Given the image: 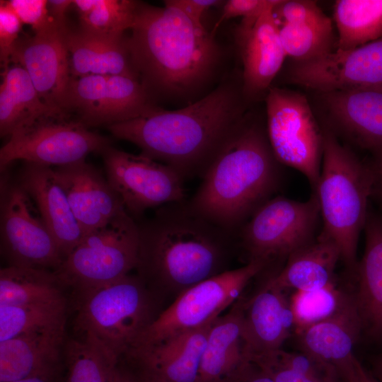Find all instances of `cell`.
Returning <instances> with one entry per match:
<instances>
[{"mask_svg":"<svg viewBox=\"0 0 382 382\" xmlns=\"http://www.w3.org/2000/svg\"><path fill=\"white\" fill-rule=\"evenodd\" d=\"M214 321L156 344L139 347L129 355L138 361L139 366L168 382H197L208 335Z\"/></svg>","mask_w":382,"mask_h":382,"instance_id":"24","label":"cell"},{"mask_svg":"<svg viewBox=\"0 0 382 382\" xmlns=\"http://www.w3.org/2000/svg\"><path fill=\"white\" fill-rule=\"evenodd\" d=\"M242 82H221L200 99L173 110L156 108L106 127L134 144L141 154L166 164L185 179L204 174L224 141L246 116Z\"/></svg>","mask_w":382,"mask_h":382,"instance_id":"1","label":"cell"},{"mask_svg":"<svg viewBox=\"0 0 382 382\" xmlns=\"http://www.w3.org/2000/svg\"><path fill=\"white\" fill-rule=\"evenodd\" d=\"M218 0H166L163 4L178 8L196 24L204 26L202 16L209 8L221 4Z\"/></svg>","mask_w":382,"mask_h":382,"instance_id":"41","label":"cell"},{"mask_svg":"<svg viewBox=\"0 0 382 382\" xmlns=\"http://www.w3.org/2000/svg\"><path fill=\"white\" fill-rule=\"evenodd\" d=\"M267 135L280 164L299 171L316 189L321 168L323 133L306 97L270 88L265 96Z\"/></svg>","mask_w":382,"mask_h":382,"instance_id":"8","label":"cell"},{"mask_svg":"<svg viewBox=\"0 0 382 382\" xmlns=\"http://www.w3.org/2000/svg\"><path fill=\"white\" fill-rule=\"evenodd\" d=\"M341 255L337 246L319 234L287 257L283 269L267 283L286 291H311L333 284L334 272Z\"/></svg>","mask_w":382,"mask_h":382,"instance_id":"28","label":"cell"},{"mask_svg":"<svg viewBox=\"0 0 382 382\" xmlns=\"http://www.w3.org/2000/svg\"><path fill=\"white\" fill-rule=\"evenodd\" d=\"M359 382H378L373 376L368 374L366 370L362 373Z\"/></svg>","mask_w":382,"mask_h":382,"instance_id":"49","label":"cell"},{"mask_svg":"<svg viewBox=\"0 0 382 382\" xmlns=\"http://www.w3.org/2000/svg\"><path fill=\"white\" fill-rule=\"evenodd\" d=\"M316 93L322 105L324 127L375 155L382 153V90Z\"/></svg>","mask_w":382,"mask_h":382,"instance_id":"17","label":"cell"},{"mask_svg":"<svg viewBox=\"0 0 382 382\" xmlns=\"http://www.w3.org/2000/svg\"><path fill=\"white\" fill-rule=\"evenodd\" d=\"M139 234L127 211L88 232L54 271L64 286L76 291L107 284L137 268Z\"/></svg>","mask_w":382,"mask_h":382,"instance_id":"7","label":"cell"},{"mask_svg":"<svg viewBox=\"0 0 382 382\" xmlns=\"http://www.w3.org/2000/svg\"><path fill=\"white\" fill-rule=\"evenodd\" d=\"M363 325L354 297L330 318L298 332L303 352L332 367L344 382H359L365 370L354 354Z\"/></svg>","mask_w":382,"mask_h":382,"instance_id":"18","label":"cell"},{"mask_svg":"<svg viewBox=\"0 0 382 382\" xmlns=\"http://www.w3.org/2000/svg\"><path fill=\"white\" fill-rule=\"evenodd\" d=\"M8 382H52V381L42 377H28Z\"/></svg>","mask_w":382,"mask_h":382,"instance_id":"48","label":"cell"},{"mask_svg":"<svg viewBox=\"0 0 382 382\" xmlns=\"http://www.w3.org/2000/svg\"><path fill=\"white\" fill-rule=\"evenodd\" d=\"M323 149L316 190L323 228L320 234L339 248L341 260L354 275L357 248L371 197V166L362 162L337 137L323 126Z\"/></svg>","mask_w":382,"mask_h":382,"instance_id":"5","label":"cell"},{"mask_svg":"<svg viewBox=\"0 0 382 382\" xmlns=\"http://www.w3.org/2000/svg\"><path fill=\"white\" fill-rule=\"evenodd\" d=\"M54 270L7 266L0 270V306L66 302Z\"/></svg>","mask_w":382,"mask_h":382,"instance_id":"30","label":"cell"},{"mask_svg":"<svg viewBox=\"0 0 382 382\" xmlns=\"http://www.w3.org/2000/svg\"><path fill=\"white\" fill-rule=\"evenodd\" d=\"M73 4L71 0H50L47 1L49 15L54 23L62 30H66V13L69 7Z\"/></svg>","mask_w":382,"mask_h":382,"instance_id":"43","label":"cell"},{"mask_svg":"<svg viewBox=\"0 0 382 382\" xmlns=\"http://www.w3.org/2000/svg\"><path fill=\"white\" fill-rule=\"evenodd\" d=\"M225 382H274L253 362L249 361Z\"/></svg>","mask_w":382,"mask_h":382,"instance_id":"42","label":"cell"},{"mask_svg":"<svg viewBox=\"0 0 382 382\" xmlns=\"http://www.w3.org/2000/svg\"><path fill=\"white\" fill-rule=\"evenodd\" d=\"M286 76L289 82L317 92L382 90V37L352 50L292 62Z\"/></svg>","mask_w":382,"mask_h":382,"instance_id":"15","label":"cell"},{"mask_svg":"<svg viewBox=\"0 0 382 382\" xmlns=\"http://www.w3.org/2000/svg\"><path fill=\"white\" fill-rule=\"evenodd\" d=\"M277 0H228L225 1L221 16L211 33L214 35L218 28L226 21L242 17L243 21H255Z\"/></svg>","mask_w":382,"mask_h":382,"instance_id":"39","label":"cell"},{"mask_svg":"<svg viewBox=\"0 0 382 382\" xmlns=\"http://www.w3.org/2000/svg\"><path fill=\"white\" fill-rule=\"evenodd\" d=\"M158 108L139 80L123 75L71 77L65 111L86 127H105L139 117Z\"/></svg>","mask_w":382,"mask_h":382,"instance_id":"14","label":"cell"},{"mask_svg":"<svg viewBox=\"0 0 382 382\" xmlns=\"http://www.w3.org/2000/svg\"><path fill=\"white\" fill-rule=\"evenodd\" d=\"M23 23L7 4L0 1V61L3 69L11 63V57L19 40Z\"/></svg>","mask_w":382,"mask_h":382,"instance_id":"37","label":"cell"},{"mask_svg":"<svg viewBox=\"0 0 382 382\" xmlns=\"http://www.w3.org/2000/svg\"><path fill=\"white\" fill-rule=\"evenodd\" d=\"M16 180L34 200L64 259L79 243L84 233L53 168L24 162Z\"/></svg>","mask_w":382,"mask_h":382,"instance_id":"21","label":"cell"},{"mask_svg":"<svg viewBox=\"0 0 382 382\" xmlns=\"http://www.w3.org/2000/svg\"><path fill=\"white\" fill-rule=\"evenodd\" d=\"M364 231V252L357 266L354 300L363 330L382 340V215L369 210Z\"/></svg>","mask_w":382,"mask_h":382,"instance_id":"25","label":"cell"},{"mask_svg":"<svg viewBox=\"0 0 382 382\" xmlns=\"http://www.w3.org/2000/svg\"><path fill=\"white\" fill-rule=\"evenodd\" d=\"M349 299L333 284L311 291H296L290 304L297 331L330 318Z\"/></svg>","mask_w":382,"mask_h":382,"instance_id":"36","label":"cell"},{"mask_svg":"<svg viewBox=\"0 0 382 382\" xmlns=\"http://www.w3.org/2000/svg\"><path fill=\"white\" fill-rule=\"evenodd\" d=\"M246 116L217 151L189 201L196 212L231 233L272 198L281 178L266 129Z\"/></svg>","mask_w":382,"mask_h":382,"instance_id":"3","label":"cell"},{"mask_svg":"<svg viewBox=\"0 0 382 382\" xmlns=\"http://www.w3.org/2000/svg\"><path fill=\"white\" fill-rule=\"evenodd\" d=\"M6 1L22 23L30 25L35 33H40L58 28L49 15L47 1L10 0Z\"/></svg>","mask_w":382,"mask_h":382,"instance_id":"38","label":"cell"},{"mask_svg":"<svg viewBox=\"0 0 382 382\" xmlns=\"http://www.w3.org/2000/svg\"><path fill=\"white\" fill-rule=\"evenodd\" d=\"M66 374L62 382H114L117 362L95 345L80 338L64 347Z\"/></svg>","mask_w":382,"mask_h":382,"instance_id":"35","label":"cell"},{"mask_svg":"<svg viewBox=\"0 0 382 382\" xmlns=\"http://www.w3.org/2000/svg\"><path fill=\"white\" fill-rule=\"evenodd\" d=\"M0 86V134L10 137L35 119L54 112L40 97L25 70L14 64L3 69Z\"/></svg>","mask_w":382,"mask_h":382,"instance_id":"29","label":"cell"},{"mask_svg":"<svg viewBox=\"0 0 382 382\" xmlns=\"http://www.w3.org/2000/svg\"><path fill=\"white\" fill-rule=\"evenodd\" d=\"M320 218L314 192L306 201L279 195L260 207L238 231L250 260L269 262L273 258L288 257L313 241Z\"/></svg>","mask_w":382,"mask_h":382,"instance_id":"11","label":"cell"},{"mask_svg":"<svg viewBox=\"0 0 382 382\" xmlns=\"http://www.w3.org/2000/svg\"><path fill=\"white\" fill-rule=\"evenodd\" d=\"M279 1L267 8L253 23L238 25L236 30L243 63L242 91L246 100L267 95L287 57L273 14Z\"/></svg>","mask_w":382,"mask_h":382,"instance_id":"19","label":"cell"},{"mask_svg":"<svg viewBox=\"0 0 382 382\" xmlns=\"http://www.w3.org/2000/svg\"><path fill=\"white\" fill-rule=\"evenodd\" d=\"M100 154L108 181L134 219L150 208L185 200V179L170 166L110 145Z\"/></svg>","mask_w":382,"mask_h":382,"instance_id":"13","label":"cell"},{"mask_svg":"<svg viewBox=\"0 0 382 382\" xmlns=\"http://www.w3.org/2000/svg\"><path fill=\"white\" fill-rule=\"evenodd\" d=\"M375 156L374 162L370 164L373 177L371 197L382 204V153Z\"/></svg>","mask_w":382,"mask_h":382,"instance_id":"44","label":"cell"},{"mask_svg":"<svg viewBox=\"0 0 382 382\" xmlns=\"http://www.w3.org/2000/svg\"><path fill=\"white\" fill-rule=\"evenodd\" d=\"M68 30L54 28L19 38L11 61L25 70L47 105L64 112L71 79L66 42Z\"/></svg>","mask_w":382,"mask_h":382,"instance_id":"16","label":"cell"},{"mask_svg":"<svg viewBox=\"0 0 382 382\" xmlns=\"http://www.w3.org/2000/svg\"><path fill=\"white\" fill-rule=\"evenodd\" d=\"M141 279L178 291L221 272L233 233L207 219L185 200L158 207L137 223Z\"/></svg>","mask_w":382,"mask_h":382,"instance_id":"4","label":"cell"},{"mask_svg":"<svg viewBox=\"0 0 382 382\" xmlns=\"http://www.w3.org/2000/svg\"><path fill=\"white\" fill-rule=\"evenodd\" d=\"M76 291L78 338L95 345L118 363L135 349L154 320L142 279L128 274Z\"/></svg>","mask_w":382,"mask_h":382,"instance_id":"6","label":"cell"},{"mask_svg":"<svg viewBox=\"0 0 382 382\" xmlns=\"http://www.w3.org/2000/svg\"><path fill=\"white\" fill-rule=\"evenodd\" d=\"M65 326L20 335L0 342V382L28 377L52 381L61 368Z\"/></svg>","mask_w":382,"mask_h":382,"instance_id":"23","label":"cell"},{"mask_svg":"<svg viewBox=\"0 0 382 382\" xmlns=\"http://www.w3.org/2000/svg\"><path fill=\"white\" fill-rule=\"evenodd\" d=\"M284 292L266 283L243 303V342L249 361L281 349L295 326L290 301Z\"/></svg>","mask_w":382,"mask_h":382,"instance_id":"22","label":"cell"},{"mask_svg":"<svg viewBox=\"0 0 382 382\" xmlns=\"http://www.w3.org/2000/svg\"><path fill=\"white\" fill-rule=\"evenodd\" d=\"M266 373L274 382H320L282 364L265 354L250 360Z\"/></svg>","mask_w":382,"mask_h":382,"instance_id":"40","label":"cell"},{"mask_svg":"<svg viewBox=\"0 0 382 382\" xmlns=\"http://www.w3.org/2000/svg\"><path fill=\"white\" fill-rule=\"evenodd\" d=\"M125 42L150 98L182 99L212 79L221 57L214 35L176 8L139 1Z\"/></svg>","mask_w":382,"mask_h":382,"instance_id":"2","label":"cell"},{"mask_svg":"<svg viewBox=\"0 0 382 382\" xmlns=\"http://www.w3.org/2000/svg\"><path fill=\"white\" fill-rule=\"evenodd\" d=\"M267 263L262 260H250L243 267L224 270L182 291L154 319L134 350L213 322L236 301L248 282Z\"/></svg>","mask_w":382,"mask_h":382,"instance_id":"9","label":"cell"},{"mask_svg":"<svg viewBox=\"0 0 382 382\" xmlns=\"http://www.w3.org/2000/svg\"><path fill=\"white\" fill-rule=\"evenodd\" d=\"M138 374L135 375L137 382H168L154 372L139 366Z\"/></svg>","mask_w":382,"mask_h":382,"instance_id":"45","label":"cell"},{"mask_svg":"<svg viewBox=\"0 0 382 382\" xmlns=\"http://www.w3.org/2000/svg\"><path fill=\"white\" fill-rule=\"evenodd\" d=\"M114 382H137V381L134 375L118 366Z\"/></svg>","mask_w":382,"mask_h":382,"instance_id":"46","label":"cell"},{"mask_svg":"<svg viewBox=\"0 0 382 382\" xmlns=\"http://www.w3.org/2000/svg\"><path fill=\"white\" fill-rule=\"evenodd\" d=\"M139 1L132 0H74L83 31L120 40L133 24Z\"/></svg>","mask_w":382,"mask_h":382,"instance_id":"33","label":"cell"},{"mask_svg":"<svg viewBox=\"0 0 382 382\" xmlns=\"http://www.w3.org/2000/svg\"><path fill=\"white\" fill-rule=\"evenodd\" d=\"M1 252L8 266L57 270L63 257L37 205L16 180L3 177Z\"/></svg>","mask_w":382,"mask_h":382,"instance_id":"12","label":"cell"},{"mask_svg":"<svg viewBox=\"0 0 382 382\" xmlns=\"http://www.w3.org/2000/svg\"><path fill=\"white\" fill-rule=\"evenodd\" d=\"M66 42L71 77L123 75L139 80L125 37L111 40L69 29Z\"/></svg>","mask_w":382,"mask_h":382,"instance_id":"27","label":"cell"},{"mask_svg":"<svg viewBox=\"0 0 382 382\" xmlns=\"http://www.w3.org/2000/svg\"><path fill=\"white\" fill-rule=\"evenodd\" d=\"M277 24L284 52L292 62L313 60L336 50L332 21L323 11L299 21Z\"/></svg>","mask_w":382,"mask_h":382,"instance_id":"32","label":"cell"},{"mask_svg":"<svg viewBox=\"0 0 382 382\" xmlns=\"http://www.w3.org/2000/svg\"><path fill=\"white\" fill-rule=\"evenodd\" d=\"M243 303L213 323L202 354L197 382H225L245 364L243 342Z\"/></svg>","mask_w":382,"mask_h":382,"instance_id":"26","label":"cell"},{"mask_svg":"<svg viewBox=\"0 0 382 382\" xmlns=\"http://www.w3.org/2000/svg\"><path fill=\"white\" fill-rule=\"evenodd\" d=\"M374 377L378 382H382V357L378 359L374 363Z\"/></svg>","mask_w":382,"mask_h":382,"instance_id":"47","label":"cell"},{"mask_svg":"<svg viewBox=\"0 0 382 382\" xmlns=\"http://www.w3.org/2000/svg\"><path fill=\"white\" fill-rule=\"evenodd\" d=\"M66 302L0 306V342L20 335L65 326Z\"/></svg>","mask_w":382,"mask_h":382,"instance_id":"34","label":"cell"},{"mask_svg":"<svg viewBox=\"0 0 382 382\" xmlns=\"http://www.w3.org/2000/svg\"><path fill=\"white\" fill-rule=\"evenodd\" d=\"M103 136L91 131L65 112L42 115L14 132L0 149L3 173L17 160L61 166L85 160L110 146Z\"/></svg>","mask_w":382,"mask_h":382,"instance_id":"10","label":"cell"},{"mask_svg":"<svg viewBox=\"0 0 382 382\" xmlns=\"http://www.w3.org/2000/svg\"><path fill=\"white\" fill-rule=\"evenodd\" d=\"M333 11L337 50H352L382 37V0H337Z\"/></svg>","mask_w":382,"mask_h":382,"instance_id":"31","label":"cell"},{"mask_svg":"<svg viewBox=\"0 0 382 382\" xmlns=\"http://www.w3.org/2000/svg\"><path fill=\"white\" fill-rule=\"evenodd\" d=\"M53 171L84 234L126 211L107 178L85 160L57 166Z\"/></svg>","mask_w":382,"mask_h":382,"instance_id":"20","label":"cell"}]
</instances>
